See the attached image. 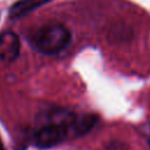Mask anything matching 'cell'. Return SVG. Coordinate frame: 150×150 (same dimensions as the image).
<instances>
[{
  "label": "cell",
  "mask_w": 150,
  "mask_h": 150,
  "mask_svg": "<svg viewBox=\"0 0 150 150\" xmlns=\"http://www.w3.org/2000/svg\"><path fill=\"white\" fill-rule=\"evenodd\" d=\"M71 40L69 29L61 23H49L39 28L34 36V47L43 54H57L67 48Z\"/></svg>",
  "instance_id": "cell-1"
},
{
  "label": "cell",
  "mask_w": 150,
  "mask_h": 150,
  "mask_svg": "<svg viewBox=\"0 0 150 150\" xmlns=\"http://www.w3.org/2000/svg\"><path fill=\"white\" fill-rule=\"evenodd\" d=\"M66 136V128L54 124H45L38 130L35 135V144L40 149H49L63 142Z\"/></svg>",
  "instance_id": "cell-2"
},
{
  "label": "cell",
  "mask_w": 150,
  "mask_h": 150,
  "mask_svg": "<svg viewBox=\"0 0 150 150\" xmlns=\"http://www.w3.org/2000/svg\"><path fill=\"white\" fill-rule=\"evenodd\" d=\"M20 53V40L13 32H5L0 35V61L9 63Z\"/></svg>",
  "instance_id": "cell-3"
},
{
  "label": "cell",
  "mask_w": 150,
  "mask_h": 150,
  "mask_svg": "<svg viewBox=\"0 0 150 150\" xmlns=\"http://www.w3.org/2000/svg\"><path fill=\"white\" fill-rule=\"evenodd\" d=\"M76 115L66 108H53L45 114V121L46 124H54V125H60L66 128L67 130L71 128L76 120Z\"/></svg>",
  "instance_id": "cell-4"
},
{
  "label": "cell",
  "mask_w": 150,
  "mask_h": 150,
  "mask_svg": "<svg viewBox=\"0 0 150 150\" xmlns=\"http://www.w3.org/2000/svg\"><path fill=\"white\" fill-rule=\"evenodd\" d=\"M48 1H50V0H19L14 5L11 6L9 15H11V18H15V19L21 18V16L28 14L29 12L36 9L38 7L45 5Z\"/></svg>",
  "instance_id": "cell-5"
},
{
  "label": "cell",
  "mask_w": 150,
  "mask_h": 150,
  "mask_svg": "<svg viewBox=\"0 0 150 150\" xmlns=\"http://www.w3.org/2000/svg\"><path fill=\"white\" fill-rule=\"evenodd\" d=\"M96 122H97V116L91 115V114H87V115H82L80 117H76L74 124L71 125L74 135L75 136L86 135L87 132H89L94 128Z\"/></svg>",
  "instance_id": "cell-6"
},
{
  "label": "cell",
  "mask_w": 150,
  "mask_h": 150,
  "mask_svg": "<svg viewBox=\"0 0 150 150\" xmlns=\"http://www.w3.org/2000/svg\"><path fill=\"white\" fill-rule=\"evenodd\" d=\"M105 150H128V148H127V145L123 142L112 141V142H110V143L107 144Z\"/></svg>",
  "instance_id": "cell-7"
},
{
  "label": "cell",
  "mask_w": 150,
  "mask_h": 150,
  "mask_svg": "<svg viewBox=\"0 0 150 150\" xmlns=\"http://www.w3.org/2000/svg\"><path fill=\"white\" fill-rule=\"evenodd\" d=\"M0 150H6L5 146H4V144H2V142H1V138H0Z\"/></svg>",
  "instance_id": "cell-8"
}]
</instances>
